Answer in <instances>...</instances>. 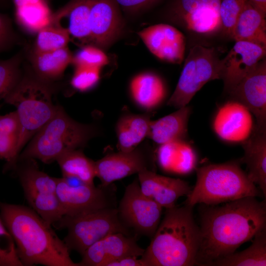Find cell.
Listing matches in <instances>:
<instances>
[{"label":"cell","mask_w":266,"mask_h":266,"mask_svg":"<svg viewBox=\"0 0 266 266\" xmlns=\"http://www.w3.org/2000/svg\"><path fill=\"white\" fill-rule=\"evenodd\" d=\"M0 132L19 136L20 125L16 111L0 115Z\"/></svg>","instance_id":"obj_40"},{"label":"cell","mask_w":266,"mask_h":266,"mask_svg":"<svg viewBox=\"0 0 266 266\" xmlns=\"http://www.w3.org/2000/svg\"><path fill=\"white\" fill-rule=\"evenodd\" d=\"M15 39L10 19L0 13V52L9 48Z\"/></svg>","instance_id":"obj_39"},{"label":"cell","mask_w":266,"mask_h":266,"mask_svg":"<svg viewBox=\"0 0 266 266\" xmlns=\"http://www.w3.org/2000/svg\"><path fill=\"white\" fill-rule=\"evenodd\" d=\"M18 24L31 33L48 25L52 13L47 0H11Z\"/></svg>","instance_id":"obj_28"},{"label":"cell","mask_w":266,"mask_h":266,"mask_svg":"<svg viewBox=\"0 0 266 266\" xmlns=\"http://www.w3.org/2000/svg\"><path fill=\"white\" fill-rule=\"evenodd\" d=\"M56 195L63 216L74 217L105 208L117 207L116 187L84 183L71 185L64 178H57Z\"/></svg>","instance_id":"obj_10"},{"label":"cell","mask_w":266,"mask_h":266,"mask_svg":"<svg viewBox=\"0 0 266 266\" xmlns=\"http://www.w3.org/2000/svg\"><path fill=\"white\" fill-rule=\"evenodd\" d=\"M197 181L185 204L216 205L247 197L264 196L239 163L208 164L196 169Z\"/></svg>","instance_id":"obj_5"},{"label":"cell","mask_w":266,"mask_h":266,"mask_svg":"<svg viewBox=\"0 0 266 266\" xmlns=\"http://www.w3.org/2000/svg\"><path fill=\"white\" fill-rule=\"evenodd\" d=\"M191 112V108L186 105L158 120H151L147 137L159 145L183 140L187 134Z\"/></svg>","instance_id":"obj_24"},{"label":"cell","mask_w":266,"mask_h":266,"mask_svg":"<svg viewBox=\"0 0 266 266\" xmlns=\"http://www.w3.org/2000/svg\"><path fill=\"white\" fill-rule=\"evenodd\" d=\"M253 7L266 15V0H247Z\"/></svg>","instance_id":"obj_43"},{"label":"cell","mask_w":266,"mask_h":266,"mask_svg":"<svg viewBox=\"0 0 266 266\" xmlns=\"http://www.w3.org/2000/svg\"><path fill=\"white\" fill-rule=\"evenodd\" d=\"M23 57L22 51L8 59L0 61V100L6 97L22 77Z\"/></svg>","instance_id":"obj_32"},{"label":"cell","mask_w":266,"mask_h":266,"mask_svg":"<svg viewBox=\"0 0 266 266\" xmlns=\"http://www.w3.org/2000/svg\"><path fill=\"white\" fill-rule=\"evenodd\" d=\"M244 156L240 163L246 164L250 179L266 196V129L254 127L251 135L241 142Z\"/></svg>","instance_id":"obj_21"},{"label":"cell","mask_w":266,"mask_h":266,"mask_svg":"<svg viewBox=\"0 0 266 266\" xmlns=\"http://www.w3.org/2000/svg\"><path fill=\"white\" fill-rule=\"evenodd\" d=\"M0 266H23L14 241L0 216Z\"/></svg>","instance_id":"obj_35"},{"label":"cell","mask_w":266,"mask_h":266,"mask_svg":"<svg viewBox=\"0 0 266 266\" xmlns=\"http://www.w3.org/2000/svg\"><path fill=\"white\" fill-rule=\"evenodd\" d=\"M35 161H18L13 170L31 208L48 224L53 225L63 217L56 195V177L40 170Z\"/></svg>","instance_id":"obj_9"},{"label":"cell","mask_w":266,"mask_h":266,"mask_svg":"<svg viewBox=\"0 0 266 266\" xmlns=\"http://www.w3.org/2000/svg\"><path fill=\"white\" fill-rule=\"evenodd\" d=\"M137 34L150 52L158 59L179 65L183 61L186 38L175 27L158 24L145 28Z\"/></svg>","instance_id":"obj_17"},{"label":"cell","mask_w":266,"mask_h":266,"mask_svg":"<svg viewBox=\"0 0 266 266\" xmlns=\"http://www.w3.org/2000/svg\"><path fill=\"white\" fill-rule=\"evenodd\" d=\"M63 177L77 178L84 184L94 185L96 177L95 161L86 157L79 149L68 151L56 161Z\"/></svg>","instance_id":"obj_30"},{"label":"cell","mask_w":266,"mask_h":266,"mask_svg":"<svg viewBox=\"0 0 266 266\" xmlns=\"http://www.w3.org/2000/svg\"><path fill=\"white\" fill-rule=\"evenodd\" d=\"M0 216L23 266H80L51 225L31 207L0 201Z\"/></svg>","instance_id":"obj_2"},{"label":"cell","mask_w":266,"mask_h":266,"mask_svg":"<svg viewBox=\"0 0 266 266\" xmlns=\"http://www.w3.org/2000/svg\"><path fill=\"white\" fill-rule=\"evenodd\" d=\"M137 174L142 193L165 209L175 206L179 198L187 196L191 191L188 183L179 178L163 176L149 170Z\"/></svg>","instance_id":"obj_20"},{"label":"cell","mask_w":266,"mask_h":266,"mask_svg":"<svg viewBox=\"0 0 266 266\" xmlns=\"http://www.w3.org/2000/svg\"><path fill=\"white\" fill-rule=\"evenodd\" d=\"M95 133L93 126L74 120L59 106L20 153L17 161L34 159L51 163L63 154L85 145Z\"/></svg>","instance_id":"obj_6"},{"label":"cell","mask_w":266,"mask_h":266,"mask_svg":"<svg viewBox=\"0 0 266 266\" xmlns=\"http://www.w3.org/2000/svg\"><path fill=\"white\" fill-rule=\"evenodd\" d=\"M27 57L31 69L38 77L53 82L63 75L67 66L72 63L73 54L66 46L45 52H35L31 50Z\"/></svg>","instance_id":"obj_23"},{"label":"cell","mask_w":266,"mask_h":266,"mask_svg":"<svg viewBox=\"0 0 266 266\" xmlns=\"http://www.w3.org/2000/svg\"><path fill=\"white\" fill-rule=\"evenodd\" d=\"M247 0H222L220 6V17L222 33L232 37L233 32Z\"/></svg>","instance_id":"obj_34"},{"label":"cell","mask_w":266,"mask_h":266,"mask_svg":"<svg viewBox=\"0 0 266 266\" xmlns=\"http://www.w3.org/2000/svg\"><path fill=\"white\" fill-rule=\"evenodd\" d=\"M156 162L151 147L140 144L132 150L119 151L95 161L96 175L101 185H108L144 170L156 171Z\"/></svg>","instance_id":"obj_13"},{"label":"cell","mask_w":266,"mask_h":266,"mask_svg":"<svg viewBox=\"0 0 266 266\" xmlns=\"http://www.w3.org/2000/svg\"><path fill=\"white\" fill-rule=\"evenodd\" d=\"M48 1H49L50 0H47Z\"/></svg>","instance_id":"obj_44"},{"label":"cell","mask_w":266,"mask_h":266,"mask_svg":"<svg viewBox=\"0 0 266 266\" xmlns=\"http://www.w3.org/2000/svg\"><path fill=\"white\" fill-rule=\"evenodd\" d=\"M101 68L75 66L70 80L72 87L80 92L87 91L93 88L100 78Z\"/></svg>","instance_id":"obj_37"},{"label":"cell","mask_w":266,"mask_h":266,"mask_svg":"<svg viewBox=\"0 0 266 266\" xmlns=\"http://www.w3.org/2000/svg\"><path fill=\"white\" fill-rule=\"evenodd\" d=\"M246 106L256 119L255 127L266 129V60H261L229 93Z\"/></svg>","instance_id":"obj_15"},{"label":"cell","mask_w":266,"mask_h":266,"mask_svg":"<svg viewBox=\"0 0 266 266\" xmlns=\"http://www.w3.org/2000/svg\"><path fill=\"white\" fill-rule=\"evenodd\" d=\"M18 136L0 132V158L6 162L5 171L13 170L16 166L18 158Z\"/></svg>","instance_id":"obj_38"},{"label":"cell","mask_w":266,"mask_h":266,"mask_svg":"<svg viewBox=\"0 0 266 266\" xmlns=\"http://www.w3.org/2000/svg\"><path fill=\"white\" fill-rule=\"evenodd\" d=\"M161 0H115L119 6L130 13H135L152 6Z\"/></svg>","instance_id":"obj_41"},{"label":"cell","mask_w":266,"mask_h":266,"mask_svg":"<svg viewBox=\"0 0 266 266\" xmlns=\"http://www.w3.org/2000/svg\"><path fill=\"white\" fill-rule=\"evenodd\" d=\"M53 82L38 77L30 66L25 68L22 77L3 99L16 107L20 132L17 152L18 156L30 140L55 115L59 106L53 103Z\"/></svg>","instance_id":"obj_4"},{"label":"cell","mask_w":266,"mask_h":266,"mask_svg":"<svg viewBox=\"0 0 266 266\" xmlns=\"http://www.w3.org/2000/svg\"><path fill=\"white\" fill-rule=\"evenodd\" d=\"M221 205L201 204L196 265L208 266L235 252L266 228V202L247 197Z\"/></svg>","instance_id":"obj_1"},{"label":"cell","mask_w":266,"mask_h":266,"mask_svg":"<svg viewBox=\"0 0 266 266\" xmlns=\"http://www.w3.org/2000/svg\"><path fill=\"white\" fill-rule=\"evenodd\" d=\"M252 244L240 252H234L210 263L208 266H266V228L258 232Z\"/></svg>","instance_id":"obj_29"},{"label":"cell","mask_w":266,"mask_h":266,"mask_svg":"<svg viewBox=\"0 0 266 266\" xmlns=\"http://www.w3.org/2000/svg\"><path fill=\"white\" fill-rule=\"evenodd\" d=\"M70 36L67 29L48 24L37 32L31 50L35 52H45L66 47L70 40Z\"/></svg>","instance_id":"obj_31"},{"label":"cell","mask_w":266,"mask_h":266,"mask_svg":"<svg viewBox=\"0 0 266 266\" xmlns=\"http://www.w3.org/2000/svg\"><path fill=\"white\" fill-rule=\"evenodd\" d=\"M193 206L166 209L151 241L141 257L146 266H193L200 244L199 226Z\"/></svg>","instance_id":"obj_3"},{"label":"cell","mask_w":266,"mask_h":266,"mask_svg":"<svg viewBox=\"0 0 266 266\" xmlns=\"http://www.w3.org/2000/svg\"><path fill=\"white\" fill-rule=\"evenodd\" d=\"M266 48L245 41H235L225 58L221 59L224 90L230 93L265 58Z\"/></svg>","instance_id":"obj_18"},{"label":"cell","mask_w":266,"mask_h":266,"mask_svg":"<svg viewBox=\"0 0 266 266\" xmlns=\"http://www.w3.org/2000/svg\"><path fill=\"white\" fill-rule=\"evenodd\" d=\"M107 266H146L141 259L136 257H127L109 263Z\"/></svg>","instance_id":"obj_42"},{"label":"cell","mask_w":266,"mask_h":266,"mask_svg":"<svg viewBox=\"0 0 266 266\" xmlns=\"http://www.w3.org/2000/svg\"><path fill=\"white\" fill-rule=\"evenodd\" d=\"M138 237L122 233L109 234L90 246L81 255L80 266H107L127 257H141L145 249L137 243Z\"/></svg>","instance_id":"obj_16"},{"label":"cell","mask_w":266,"mask_h":266,"mask_svg":"<svg viewBox=\"0 0 266 266\" xmlns=\"http://www.w3.org/2000/svg\"><path fill=\"white\" fill-rule=\"evenodd\" d=\"M149 113H123L119 118L116 131L119 151H129L148 137L151 121Z\"/></svg>","instance_id":"obj_26"},{"label":"cell","mask_w":266,"mask_h":266,"mask_svg":"<svg viewBox=\"0 0 266 266\" xmlns=\"http://www.w3.org/2000/svg\"><path fill=\"white\" fill-rule=\"evenodd\" d=\"M93 0H70L65 5L52 13L49 23L66 19V29L70 35L84 45L91 44L89 15Z\"/></svg>","instance_id":"obj_22"},{"label":"cell","mask_w":266,"mask_h":266,"mask_svg":"<svg viewBox=\"0 0 266 266\" xmlns=\"http://www.w3.org/2000/svg\"><path fill=\"white\" fill-rule=\"evenodd\" d=\"M232 38L266 48V16L246 0L234 28Z\"/></svg>","instance_id":"obj_27"},{"label":"cell","mask_w":266,"mask_h":266,"mask_svg":"<svg viewBox=\"0 0 266 266\" xmlns=\"http://www.w3.org/2000/svg\"><path fill=\"white\" fill-rule=\"evenodd\" d=\"M163 208L142 193L137 178L126 187L117 206L121 222L134 235L150 238L161 222Z\"/></svg>","instance_id":"obj_11"},{"label":"cell","mask_w":266,"mask_h":266,"mask_svg":"<svg viewBox=\"0 0 266 266\" xmlns=\"http://www.w3.org/2000/svg\"><path fill=\"white\" fill-rule=\"evenodd\" d=\"M91 44L103 50L121 36L125 23L115 0H93L89 15Z\"/></svg>","instance_id":"obj_14"},{"label":"cell","mask_w":266,"mask_h":266,"mask_svg":"<svg viewBox=\"0 0 266 266\" xmlns=\"http://www.w3.org/2000/svg\"><path fill=\"white\" fill-rule=\"evenodd\" d=\"M53 225L58 229L67 230L64 242L69 251L81 256L92 245L109 234L120 233L134 236L121 222L117 207L100 209L74 217L63 216Z\"/></svg>","instance_id":"obj_7"},{"label":"cell","mask_w":266,"mask_h":266,"mask_svg":"<svg viewBox=\"0 0 266 266\" xmlns=\"http://www.w3.org/2000/svg\"><path fill=\"white\" fill-rule=\"evenodd\" d=\"M223 77L221 59L213 47L196 45L190 49L175 89L167 104L186 106L206 83Z\"/></svg>","instance_id":"obj_8"},{"label":"cell","mask_w":266,"mask_h":266,"mask_svg":"<svg viewBox=\"0 0 266 266\" xmlns=\"http://www.w3.org/2000/svg\"><path fill=\"white\" fill-rule=\"evenodd\" d=\"M222 0H175L169 19L184 29L204 36L222 33L220 17Z\"/></svg>","instance_id":"obj_12"},{"label":"cell","mask_w":266,"mask_h":266,"mask_svg":"<svg viewBox=\"0 0 266 266\" xmlns=\"http://www.w3.org/2000/svg\"><path fill=\"white\" fill-rule=\"evenodd\" d=\"M196 162L193 148L184 140H180L173 156L171 171L180 174L188 173L194 168Z\"/></svg>","instance_id":"obj_36"},{"label":"cell","mask_w":266,"mask_h":266,"mask_svg":"<svg viewBox=\"0 0 266 266\" xmlns=\"http://www.w3.org/2000/svg\"><path fill=\"white\" fill-rule=\"evenodd\" d=\"M109 59L103 50L92 44L85 45L73 55L71 64L74 66L101 68L107 65Z\"/></svg>","instance_id":"obj_33"},{"label":"cell","mask_w":266,"mask_h":266,"mask_svg":"<svg viewBox=\"0 0 266 266\" xmlns=\"http://www.w3.org/2000/svg\"><path fill=\"white\" fill-rule=\"evenodd\" d=\"M253 116L241 103L233 100L229 101L217 111L213 123L214 131L224 140L242 142L254 130Z\"/></svg>","instance_id":"obj_19"},{"label":"cell","mask_w":266,"mask_h":266,"mask_svg":"<svg viewBox=\"0 0 266 266\" xmlns=\"http://www.w3.org/2000/svg\"><path fill=\"white\" fill-rule=\"evenodd\" d=\"M130 91L135 102L148 110L159 105L166 94L163 79L157 74L149 72L134 76L130 84Z\"/></svg>","instance_id":"obj_25"}]
</instances>
